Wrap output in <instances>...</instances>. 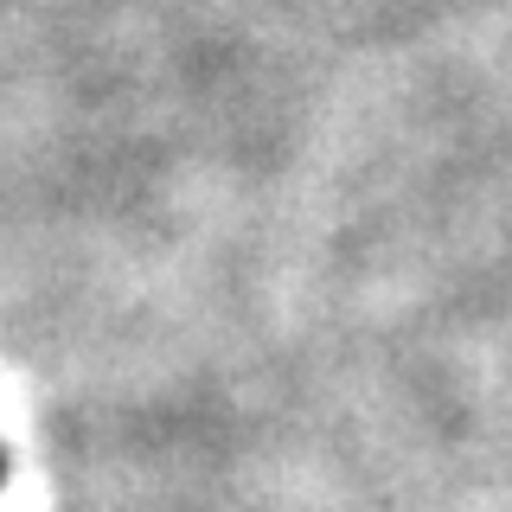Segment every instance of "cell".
I'll return each mask as SVG.
<instances>
[{
	"label": "cell",
	"mask_w": 512,
	"mask_h": 512,
	"mask_svg": "<svg viewBox=\"0 0 512 512\" xmlns=\"http://www.w3.org/2000/svg\"><path fill=\"white\" fill-rule=\"evenodd\" d=\"M0 474H7V461H0Z\"/></svg>",
	"instance_id": "obj_1"
}]
</instances>
